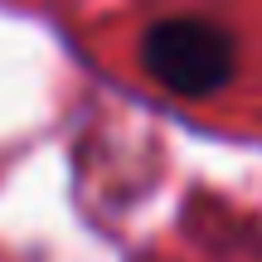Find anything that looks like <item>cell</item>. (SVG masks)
Masks as SVG:
<instances>
[{
    "mask_svg": "<svg viewBox=\"0 0 262 262\" xmlns=\"http://www.w3.org/2000/svg\"><path fill=\"white\" fill-rule=\"evenodd\" d=\"M141 63L160 88L180 97H209L228 83L233 73V39L199 15H175L150 25L141 44Z\"/></svg>",
    "mask_w": 262,
    "mask_h": 262,
    "instance_id": "cell-1",
    "label": "cell"
}]
</instances>
